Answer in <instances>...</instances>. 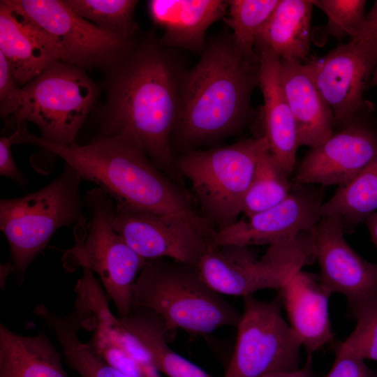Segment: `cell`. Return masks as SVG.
<instances>
[{
  "label": "cell",
  "mask_w": 377,
  "mask_h": 377,
  "mask_svg": "<svg viewBox=\"0 0 377 377\" xmlns=\"http://www.w3.org/2000/svg\"><path fill=\"white\" fill-rule=\"evenodd\" d=\"M258 84V59L246 56L232 37L212 42L179 83L175 139L193 145L237 131L251 114Z\"/></svg>",
  "instance_id": "2"
},
{
  "label": "cell",
  "mask_w": 377,
  "mask_h": 377,
  "mask_svg": "<svg viewBox=\"0 0 377 377\" xmlns=\"http://www.w3.org/2000/svg\"><path fill=\"white\" fill-rule=\"evenodd\" d=\"M257 50L264 100V137L271 155L288 175L295 168L300 145L297 125L281 84V59L267 48Z\"/></svg>",
  "instance_id": "19"
},
{
  "label": "cell",
  "mask_w": 377,
  "mask_h": 377,
  "mask_svg": "<svg viewBox=\"0 0 377 377\" xmlns=\"http://www.w3.org/2000/svg\"><path fill=\"white\" fill-rule=\"evenodd\" d=\"M279 0L228 1L225 22L233 31L232 39L248 57L258 59L254 52L257 38Z\"/></svg>",
  "instance_id": "28"
},
{
  "label": "cell",
  "mask_w": 377,
  "mask_h": 377,
  "mask_svg": "<svg viewBox=\"0 0 377 377\" xmlns=\"http://www.w3.org/2000/svg\"><path fill=\"white\" fill-rule=\"evenodd\" d=\"M283 90L295 119L299 145L311 148L333 135V112L302 61L281 59Z\"/></svg>",
  "instance_id": "20"
},
{
  "label": "cell",
  "mask_w": 377,
  "mask_h": 377,
  "mask_svg": "<svg viewBox=\"0 0 377 377\" xmlns=\"http://www.w3.org/2000/svg\"><path fill=\"white\" fill-rule=\"evenodd\" d=\"M364 222L371 239L377 248V211L369 215Z\"/></svg>",
  "instance_id": "37"
},
{
  "label": "cell",
  "mask_w": 377,
  "mask_h": 377,
  "mask_svg": "<svg viewBox=\"0 0 377 377\" xmlns=\"http://www.w3.org/2000/svg\"><path fill=\"white\" fill-rule=\"evenodd\" d=\"M279 293L288 324L308 355L334 344L329 313L332 293L322 283L319 275L301 269L291 276Z\"/></svg>",
  "instance_id": "17"
},
{
  "label": "cell",
  "mask_w": 377,
  "mask_h": 377,
  "mask_svg": "<svg viewBox=\"0 0 377 377\" xmlns=\"http://www.w3.org/2000/svg\"><path fill=\"white\" fill-rule=\"evenodd\" d=\"M368 87H377V66L373 73Z\"/></svg>",
  "instance_id": "38"
},
{
  "label": "cell",
  "mask_w": 377,
  "mask_h": 377,
  "mask_svg": "<svg viewBox=\"0 0 377 377\" xmlns=\"http://www.w3.org/2000/svg\"><path fill=\"white\" fill-rule=\"evenodd\" d=\"M356 319L351 334L338 343L354 355L377 361V297L368 299L350 309Z\"/></svg>",
  "instance_id": "30"
},
{
  "label": "cell",
  "mask_w": 377,
  "mask_h": 377,
  "mask_svg": "<svg viewBox=\"0 0 377 377\" xmlns=\"http://www.w3.org/2000/svg\"><path fill=\"white\" fill-rule=\"evenodd\" d=\"M292 184L288 196L276 205L216 230L212 244L250 246L270 244L309 231L322 218L323 189Z\"/></svg>",
  "instance_id": "14"
},
{
  "label": "cell",
  "mask_w": 377,
  "mask_h": 377,
  "mask_svg": "<svg viewBox=\"0 0 377 377\" xmlns=\"http://www.w3.org/2000/svg\"><path fill=\"white\" fill-rule=\"evenodd\" d=\"M85 203L91 219L84 239L68 251L75 265L96 272L119 317L128 316L133 305V288L147 260L136 253L114 230V200L101 188L87 192Z\"/></svg>",
  "instance_id": "9"
},
{
  "label": "cell",
  "mask_w": 377,
  "mask_h": 377,
  "mask_svg": "<svg viewBox=\"0 0 377 377\" xmlns=\"http://www.w3.org/2000/svg\"><path fill=\"white\" fill-rule=\"evenodd\" d=\"M315 258L311 236L304 232L270 244L260 258L247 246L212 244L196 268L216 293L243 297L260 290L281 289Z\"/></svg>",
  "instance_id": "7"
},
{
  "label": "cell",
  "mask_w": 377,
  "mask_h": 377,
  "mask_svg": "<svg viewBox=\"0 0 377 377\" xmlns=\"http://www.w3.org/2000/svg\"><path fill=\"white\" fill-rule=\"evenodd\" d=\"M125 59L112 80L98 138L126 140L162 171H173L171 137L179 111V84L172 66L154 45Z\"/></svg>",
  "instance_id": "1"
},
{
  "label": "cell",
  "mask_w": 377,
  "mask_h": 377,
  "mask_svg": "<svg viewBox=\"0 0 377 377\" xmlns=\"http://www.w3.org/2000/svg\"><path fill=\"white\" fill-rule=\"evenodd\" d=\"M327 17L325 31L338 40L347 36L355 38L365 20L364 0L313 1Z\"/></svg>",
  "instance_id": "31"
},
{
  "label": "cell",
  "mask_w": 377,
  "mask_h": 377,
  "mask_svg": "<svg viewBox=\"0 0 377 377\" xmlns=\"http://www.w3.org/2000/svg\"><path fill=\"white\" fill-rule=\"evenodd\" d=\"M22 89L17 87L10 66L0 52V109L6 117L14 114L20 105Z\"/></svg>",
  "instance_id": "33"
},
{
  "label": "cell",
  "mask_w": 377,
  "mask_h": 377,
  "mask_svg": "<svg viewBox=\"0 0 377 377\" xmlns=\"http://www.w3.org/2000/svg\"><path fill=\"white\" fill-rule=\"evenodd\" d=\"M17 123L36 124L47 142H75L96 98L97 88L80 67L61 61L49 66L22 88Z\"/></svg>",
  "instance_id": "8"
},
{
  "label": "cell",
  "mask_w": 377,
  "mask_h": 377,
  "mask_svg": "<svg viewBox=\"0 0 377 377\" xmlns=\"http://www.w3.org/2000/svg\"><path fill=\"white\" fill-rule=\"evenodd\" d=\"M6 1L54 40L64 62L80 68L111 64L128 51V40L81 17L64 1Z\"/></svg>",
  "instance_id": "12"
},
{
  "label": "cell",
  "mask_w": 377,
  "mask_h": 377,
  "mask_svg": "<svg viewBox=\"0 0 377 377\" xmlns=\"http://www.w3.org/2000/svg\"><path fill=\"white\" fill-rule=\"evenodd\" d=\"M228 6L223 0H151L149 11L164 30V45L200 50L207 29L224 17Z\"/></svg>",
  "instance_id": "21"
},
{
  "label": "cell",
  "mask_w": 377,
  "mask_h": 377,
  "mask_svg": "<svg viewBox=\"0 0 377 377\" xmlns=\"http://www.w3.org/2000/svg\"><path fill=\"white\" fill-rule=\"evenodd\" d=\"M304 65L338 124L345 126L369 108L363 94L377 66V38L350 39Z\"/></svg>",
  "instance_id": "13"
},
{
  "label": "cell",
  "mask_w": 377,
  "mask_h": 377,
  "mask_svg": "<svg viewBox=\"0 0 377 377\" xmlns=\"http://www.w3.org/2000/svg\"><path fill=\"white\" fill-rule=\"evenodd\" d=\"M118 318L122 328L145 350L158 371L168 377H214L170 348L164 323L154 313L133 309L128 316Z\"/></svg>",
  "instance_id": "24"
},
{
  "label": "cell",
  "mask_w": 377,
  "mask_h": 377,
  "mask_svg": "<svg viewBox=\"0 0 377 377\" xmlns=\"http://www.w3.org/2000/svg\"><path fill=\"white\" fill-rule=\"evenodd\" d=\"M133 309L159 316L168 338L179 330L205 337L221 327H237L242 317L195 267L168 258L147 260L133 288Z\"/></svg>",
  "instance_id": "4"
},
{
  "label": "cell",
  "mask_w": 377,
  "mask_h": 377,
  "mask_svg": "<svg viewBox=\"0 0 377 377\" xmlns=\"http://www.w3.org/2000/svg\"><path fill=\"white\" fill-rule=\"evenodd\" d=\"M335 360L330 371L324 377H375L374 371L364 360L333 344Z\"/></svg>",
  "instance_id": "32"
},
{
  "label": "cell",
  "mask_w": 377,
  "mask_h": 377,
  "mask_svg": "<svg viewBox=\"0 0 377 377\" xmlns=\"http://www.w3.org/2000/svg\"><path fill=\"white\" fill-rule=\"evenodd\" d=\"M377 156V129L357 120L311 148L299 165L293 184L343 186Z\"/></svg>",
  "instance_id": "16"
},
{
  "label": "cell",
  "mask_w": 377,
  "mask_h": 377,
  "mask_svg": "<svg viewBox=\"0 0 377 377\" xmlns=\"http://www.w3.org/2000/svg\"><path fill=\"white\" fill-rule=\"evenodd\" d=\"M235 349L223 377H265L300 368L302 345L284 320L279 295L262 301L243 297Z\"/></svg>",
  "instance_id": "10"
},
{
  "label": "cell",
  "mask_w": 377,
  "mask_h": 377,
  "mask_svg": "<svg viewBox=\"0 0 377 377\" xmlns=\"http://www.w3.org/2000/svg\"><path fill=\"white\" fill-rule=\"evenodd\" d=\"M82 181L77 172L66 164L62 172L40 189L0 201V228L10 251L8 268L15 274L19 284L53 234L61 227L82 221Z\"/></svg>",
  "instance_id": "5"
},
{
  "label": "cell",
  "mask_w": 377,
  "mask_h": 377,
  "mask_svg": "<svg viewBox=\"0 0 377 377\" xmlns=\"http://www.w3.org/2000/svg\"><path fill=\"white\" fill-rule=\"evenodd\" d=\"M313 6V1L279 0L259 34L255 47L267 48L281 59L306 60L312 36Z\"/></svg>",
  "instance_id": "23"
},
{
  "label": "cell",
  "mask_w": 377,
  "mask_h": 377,
  "mask_svg": "<svg viewBox=\"0 0 377 377\" xmlns=\"http://www.w3.org/2000/svg\"><path fill=\"white\" fill-rule=\"evenodd\" d=\"M67 6L76 14L98 27L124 39L133 34L135 24L134 0H66Z\"/></svg>",
  "instance_id": "29"
},
{
  "label": "cell",
  "mask_w": 377,
  "mask_h": 377,
  "mask_svg": "<svg viewBox=\"0 0 377 377\" xmlns=\"http://www.w3.org/2000/svg\"><path fill=\"white\" fill-rule=\"evenodd\" d=\"M17 144H34L60 156L82 180L97 184L122 208L156 214L204 219L186 195L135 145L117 138H98L80 145L54 144L22 127Z\"/></svg>",
  "instance_id": "3"
},
{
  "label": "cell",
  "mask_w": 377,
  "mask_h": 377,
  "mask_svg": "<svg viewBox=\"0 0 377 377\" xmlns=\"http://www.w3.org/2000/svg\"><path fill=\"white\" fill-rule=\"evenodd\" d=\"M315 376L311 355H309L307 360L303 367L289 372L273 374L265 377H315Z\"/></svg>",
  "instance_id": "36"
},
{
  "label": "cell",
  "mask_w": 377,
  "mask_h": 377,
  "mask_svg": "<svg viewBox=\"0 0 377 377\" xmlns=\"http://www.w3.org/2000/svg\"><path fill=\"white\" fill-rule=\"evenodd\" d=\"M264 136L208 150L191 151L174 162V168L188 180L202 216L216 230L237 221L244 198L263 153Z\"/></svg>",
  "instance_id": "6"
},
{
  "label": "cell",
  "mask_w": 377,
  "mask_h": 377,
  "mask_svg": "<svg viewBox=\"0 0 377 377\" xmlns=\"http://www.w3.org/2000/svg\"><path fill=\"white\" fill-rule=\"evenodd\" d=\"M13 138V133L9 137L0 138V174L24 185L26 183L25 178L17 168L10 151Z\"/></svg>",
  "instance_id": "34"
},
{
  "label": "cell",
  "mask_w": 377,
  "mask_h": 377,
  "mask_svg": "<svg viewBox=\"0 0 377 377\" xmlns=\"http://www.w3.org/2000/svg\"><path fill=\"white\" fill-rule=\"evenodd\" d=\"M287 176L269 149L265 151L244 198L242 212L250 217L283 201L292 188Z\"/></svg>",
  "instance_id": "27"
},
{
  "label": "cell",
  "mask_w": 377,
  "mask_h": 377,
  "mask_svg": "<svg viewBox=\"0 0 377 377\" xmlns=\"http://www.w3.org/2000/svg\"><path fill=\"white\" fill-rule=\"evenodd\" d=\"M112 224L145 259L168 258L195 267L216 231L205 219L133 211L116 204Z\"/></svg>",
  "instance_id": "11"
},
{
  "label": "cell",
  "mask_w": 377,
  "mask_h": 377,
  "mask_svg": "<svg viewBox=\"0 0 377 377\" xmlns=\"http://www.w3.org/2000/svg\"><path fill=\"white\" fill-rule=\"evenodd\" d=\"M0 377H68L46 334H19L0 325Z\"/></svg>",
  "instance_id": "22"
},
{
  "label": "cell",
  "mask_w": 377,
  "mask_h": 377,
  "mask_svg": "<svg viewBox=\"0 0 377 377\" xmlns=\"http://www.w3.org/2000/svg\"><path fill=\"white\" fill-rule=\"evenodd\" d=\"M377 211V156L348 184L341 186L321 207V216L339 219L350 231Z\"/></svg>",
  "instance_id": "26"
},
{
  "label": "cell",
  "mask_w": 377,
  "mask_h": 377,
  "mask_svg": "<svg viewBox=\"0 0 377 377\" xmlns=\"http://www.w3.org/2000/svg\"><path fill=\"white\" fill-rule=\"evenodd\" d=\"M0 52L17 84H27L61 60L54 40L6 1L0 3Z\"/></svg>",
  "instance_id": "18"
},
{
  "label": "cell",
  "mask_w": 377,
  "mask_h": 377,
  "mask_svg": "<svg viewBox=\"0 0 377 377\" xmlns=\"http://www.w3.org/2000/svg\"><path fill=\"white\" fill-rule=\"evenodd\" d=\"M353 38L375 39L377 38V1L370 12L366 15L365 20ZM353 39V38H352Z\"/></svg>",
  "instance_id": "35"
},
{
  "label": "cell",
  "mask_w": 377,
  "mask_h": 377,
  "mask_svg": "<svg viewBox=\"0 0 377 377\" xmlns=\"http://www.w3.org/2000/svg\"><path fill=\"white\" fill-rule=\"evenodd\" d=\"M309 232L320 279L332 293L343 295L350 309L377 297V263L366 260L349 246L339 219L322 217Z\"/></svg>",
  "instance_id": "15"
},
{
  "label": "cell",
  "mask_w": 377,
  "mask_h": 377,
  "mask_svg": "<svg viewBox=\"0 0 377 377\" xmlns=\"http://www.w3.org/2000/svg\"><path fill=\"white\" fill-rule=\"evenodd\" d=\"M43 320L54 332L68 363L81 377H130L80 340L78 332L84 329V316L80 311H73L65 316L48 311Z\"/></svg>",
  "instance_id": "25"
}]
</instances>
